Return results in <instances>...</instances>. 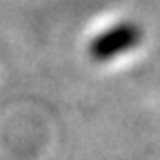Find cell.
Masks as SVG:
<instances>
[{
	"instance_id": "6da1fadb",
	"label": "cell",
	"mask_w": 160,
	"mask_h": 160,
	"mask_svg": "<svg viewBox=\"0 0 160 160\" xmlns=\"http://www.w3.org/2000/svg\"><path fill=\"white\" fill-rule=\"evenodd\" d=\"M140 38H142V33L133 22H122V25H116L102 33H98L89 45V53L98 62H107V60H113L118 56L131 51L140 42Z\"/></svg>"
}]
</instances>
